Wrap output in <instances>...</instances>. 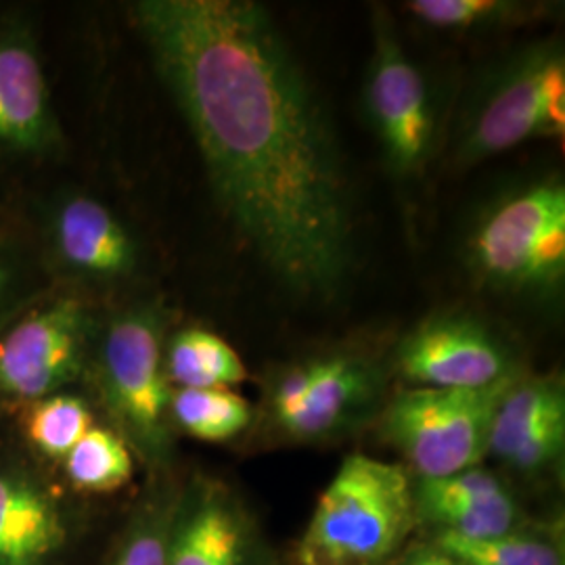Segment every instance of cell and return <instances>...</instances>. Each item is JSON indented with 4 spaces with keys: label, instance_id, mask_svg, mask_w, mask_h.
Wrapping results in <instances>:
<instances>
[{
    "label": "cell",
    "instance_id": "obj_10",
    "mask_svg": "<svg viewBox=\"0 0 565 565\" xmlns=\"http://www.w3.org/2000/svg\"><path fill=\"white\" fill-rule=\"evenodd\" d=\"M413 494L417 513L440 525V532L463 539L509 534L518 515L511 494L480 467L445 478H419Z\"/></svg>",
    "mask_w": 565,
    "mask_h": 565
},
{
    "label": "cell",
    "instance_id": "obj_23",
    "mask_svg": "<svg viewBox=\"0 0 565 565\" xmlns=\"http://www.w3.org/2000/svg\"><path fill=\"white\" fill-rule=\"evenodd\" d=\"M565 446V417L553 419L539 427L532 436H527L522 445L518 446L505 465L515 471L534 473L551 463H555Z\"/></svg>",
    "mask_w": 565,
    "mask_h": 565
},
{
    "label": "cell",
    "instance_id": "obj_5",
    "mask_svg": "<svg viewBox=\"0 0 565 565\" xmlns=\"http://www.w3.org/2000/svg\"><path fill=\"white\" fill-rule=\"evenodd\" d=\"M518 377L486 387H411L387 404L382 431L419 478H445L478 467L488 452L499 403Z\"/></svg>",
    "mask_w": 565,
    "mask_h": 565
},
{
    "label": "cell",
    "instance_id": "obj_26",
    "mask_svg": "<svg viewBox=\"0 0 565 565\" xmlns=\"http://www.w3.org/2000/svg\"><path fill=\"white\" fill-rule=\"evenodd\" d=\"M438 553H440V551H438ZM440 565H459V564H457V562H452V559H450V557H446V555H443V553H440Z\"/></svg>",
    "mask_w": 565,
    "mask_h": 565
},
{
    "label": "cell",
    "instance_id": "obj_15",
    "mask_svg": "<svg viewBox=\"0 0 565 565\" xmlns=\"http://www.w3.org/2000/svg\"><path fill=\"white\" fill-rule=\"evenodd\" d=\"M565 417L564 387L551 377H515L494 413L488 452L503 463L539 427Z\"/></svg>",
    "mask_w": 565,
    "mask_h": 565
},
{
    "label": "cell",
    "instance_id": "obj_24",
    "mask_svg": "<svg viewBox=\"0 0 565 565\" xmlns=\"http://www.w3.org/2000/svg\"><path fill=\"white\" fill-rule=\"evenodd\" d=\"M114 565H168V545L160 532H141L126 545Z\"/></svg>",
    "mask_w": 565,
    "mask_h": 565
},
{
    "label": "cell",
    "instance_id": "obj_9",
    "mask_svg": "<svg viewBox=\"0 0 565 565\" xmlns=\"http://www.w3.org/2000/svg\"><path fill=\"white\" fill-rule=\"evenodd\" d=\"M84 315L61 300L30 315L0 340V392L36 401L70 382L81 364Z\"/></svg>",
    "mask_w": 565,
    "mask_h": 565
},
{
    "label": "cell",
    "instance_id": "obj_2",
    "mask_svg": "<svg viewBox=\"0 0 565 565\" xmlns=\"http://www.w3.org/2000/svg\"><path fill=\"white\" fill-rule=\"evenodd\" d=\"M415 494L403 465L348 455L319 497L298 545L300 565H380L415 525Z\"/></svg>",
    "mask_w": 565,
    "mask_h": 565
},
{
    "label": "cell",
    "instance_id": "obj_3",
    "mask_svg": "<svg viewBox=\"0 0 565 565\" xmlns=\"http://www.w3.org/2000/svg\"><path fill=\"white\" fill-rule=\"evenodd\" d=\"M467 260L503 294L546 300L565 279V189L559 179L525 182L497 198L473 224Z\"/></svg>",
    "mask_w": 565,
    "mask_h": 565
},
{
    "label": "cell",
    "instance_id": "obj_27",
    "mask_svg": "<svg viewBox=\"0 0 565 565\" xmlns=\"http://www.w3.org/2000/svg\"><path fill=\"white\" fill-rule=\"evenodd\" d=\"M4 281H7V273H4V268H2V264H0V289H2Z\"/></svg>",
    "mask_w": 565,
    "mask_h": 565
},
{
    "label": "cell",
    "instance_id": "obj_20",
    "mask_svg": "<svg viewBox=\"0 0 565 565\" xmlns=\"http://www.w3.org/2000/svg\"><path fill=\"white\" fill-rule=\"evenodd\" d=\"M436 546L459 565H564L555 546L511 532L492 539H463L440 532Z\"/></svg>",
    "mask_w": 565,
    "mask_h": 565
},
{
    "label": "cell",
    "instance_id": "obj_7",
    "mask_svg": "<svg viewBox=\"0 0 565 565\" xmlns=\"http://www.w3.org/2000/svg\"><path fill=\"white\" fill-rule=\"evenodd\" d=\"M162 315L151 306L118 315L103 340V380L107 396L135 438L158 450L172 401L162 356Z\"/></svg>",
    "mask_w": 565,
    "mask_h": 565
},
{
    "label": "cell",
    "instance_id": "obj_25",
    "mask_svg": "<svg viewBox=\"0 0 565 565\" xmlns=\"http://www.w3.org/2000/svg\"><path fill=\"white\" fill-rule=\"evenodd\" d=\"M408 565H440V553L438 551H429L419 555L417 559H413Z\"/></svg>",
    "mask_w": 565,
    "mask_h": 565
},
{
    "label": "cell",
    "instance_id": "obj_18",
    "mask_svg": "<svg viewBox=\"0 0 565 565\" xmlns=\"http://www.w3.org/2000/svg\"><path fill=\"white\" fill-rule=\"evenodd\" d=\"M170 408L182 429L205 443H224L242 434L252 419L247 401L228 387H181Z\"/></svg>",
    "mask_w": 565,
    "mask_h": 565
},
{
    "label": "cell",
    "instance_id": "obj_8",
    "mask_svg": "<svg viewBox=\"0 0 565 565\" xmlns=\"http://www.w3.org/2000/svg\"><path fill=\"white\" fill-rule=\"evenodd\" d=\"M396 364L417 387H486L515 375L503 340L467 315L425 319L398 343Z\"/></svg>",
    "mask_w": 565,
    "mask_h": 565
},
{
    "label": "cell",
    "instance_id": "obj_19",
    "mask_svg": "<svg viewBox=\"0 0 565 565\" xmlns=\"http://www.w3.org/2000/svg\"><path fill=\"white\" fill-rule=\"evenodd\" d=\"M72 484L88 492H109L132 478V457L114 431L93 427L65 457Z\"/></svg>",
    "mask_w": 565,
    "mask_h": 565
},
{
    "label": "cell",
    "instance_id": "obj_12",
    "mask_svg": "<svg viewBox=\"0 0 565 565\" xmlns=\"http://www.w3.org/2000/svg\"><path fill=\"white\" fill-rule=\"evenodd\" d=\"M53 137V116L41 61L30 44L0 41V145L41 149Z\"/></svg>",
    "mask_w": 565,
    "mask_h": 565
},
{
    "label": "cell",
    "instance_id": "obj_1",
    "mask_svg": "<svg viewBox=\"0 0 565 565\" xmlns=\"http://www.w3.org/2000/svg\"><path fill=\"white\" fill-rule=\"evenodd\" d=\"M137 23L226 216L289 289L331 298L352 263L340 151L260 4L141 0Z\"/></svg>",
    "mask_w": 565,
    "mask_h": 565
},
{
    "label": "cell",
    "instance_id": "obj_17",
    "mask_svg": "<svg viewBox=\"0 0 565 565\" xmlns=\"http://www.w3.org/2000/svg\"><path fill=\"white\" fill-rule=\"evenodd\" d=\"M166 377L189 390L228 387L247 380L242 356L221 335L205 329H184L168 348Z\"/></svg>",
    "mask_w": 565,
    "mask_h": 565
},
{
    "label": "cell",
    "instance_id": "obj_21",
    "mask_svg": "<svg viewBox=\"0 0 565 565\" xmlns=\"http://www.w3.org/2000/svg\"><path fill=\"white\" fill-rule=\"evenodd\" d=\"M539 7L513 0H413L406 11L436 30L476 32L522 21Z\"/></svg>",
    "mask_w": 565,
    "mask_h": 565
},
{
    "label": "cell",
    "instance_id": "obj_22",
    "mask_svg": "<svg viewBox=\"0 0 565 565\" xmlns=\"http://www.w3.org/2000/svg\"><path fill=\"white\" fill-rule=\"evenodd\" d=\"M90 429L93 415L88 406L74 396L46 398L25 417L30 443L49 457H67Z\"/></svg>",
    "mask_w": 565,
    "mask_h": 565
},
{
    "label": "cell",
    "instance_id": "obj_6",
    "mask_svg": "<svg viewBox=\"0 0 565 565\" xmlns=\"http://www.w3.org/2000/svg\"><path fill=\"white\" fill-rule=\"evenodd\" d=\"M375 49L364 84V107L385 162L396 174H415L429 160L436 118L422 70L404 53L394 28L375 23Z\"/></svg>",
    "mask_w": 565,
    "mask_h": 565
},
{
    "label": "cell",
    "instance_id": "obj_4",
    "mask_svg": "<svg viewBox=\"0 0 565 565\" xmlns=\"http://www.w3.org/2000/svg\"><path fill=\"white\" fill-rule=\"evenodd\" d=\"M565 126V57L559 41H539L503 61L478 88L457 139V160L476 163Z\"/></svg>",
    "mask_w": 565,
    "mask_h": 565
},
{
    "label": "cell",
    "instance_id": "obj_11",
    "mask_svg": "<svg viewBox=\"0 0 565 565\" xmlns=\"http://www.w3.org/2000/svg\"><path fill=\"white\" fill-rule=\"evenodd\" d=\"M380 384L375 366L356 354L317 359V375L302 403L275 417L282 434L294 440H319L361 413Z\"/></svg>",
    "mask_w": 565,
    "mask_h": 565
},
{
    "label": "cell",
    "instance_id": "obj_13",
    "mask_svg": "<svg viewBox=\"0 0 565 565\" xmlns=\"http://www.w3.org/2000/svg\"><path fill=\"white\" fill-rule=\"evenodd\" d=\"M61 258L93 277H121L137 264V247L120 221L90 198L63 203L55 223Z\"/></svg>",
    "mask_w": 565,
    "mask_h": 565
},
{
    "label": "cell",
    "instance_id": "obj_16",
    "mask_svg": "<svg viewBox=\"0 0 565 565\" xmlns=\"http://www.w3.org/2000/svg\"><path fill=\"white\" fill-rule=\"evenodd\" d=\"M245 532L223 494H207L168 548V565H242Z\"/></svg>",
    "mask_w": 565,
    "mask_h": 565
},
{
    "label": "cell",
    "instance_id": "obj_14",
    "mask_svg": "<svg viewBox=\"0 0 565 565\" xmlns=\"http://www.w3.org/2000/svg\"><path fill=\"white\" fill-rule=\"evenodd\" d=\"M57 509L25 482L0 473V565H42L61 545Z\"/></svg>",
    "mask_w": 565,
    "mask_h": 565
}]
</instances>
